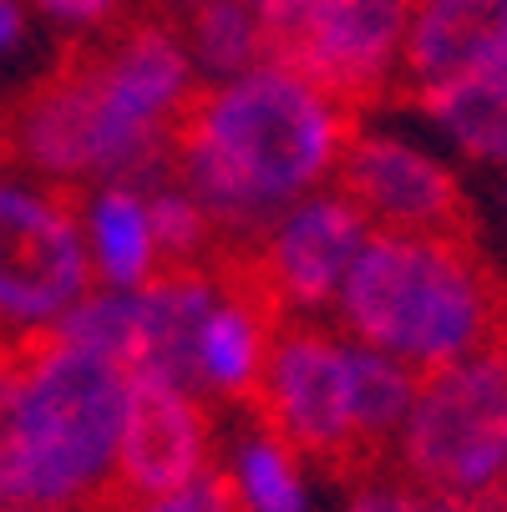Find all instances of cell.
Wrapping results in <instances>:
<instances>
[{"mask_svg":"<svg viewBox=\"0 0 507 512\" xmlns=\"http://www.w3.org/2000/svg\"><path fill=\"white\" fill-rule=\"evenodd\" d=\"M335 188L376 234H472V193L457 158L421 127L355 122Z\"/></svg>","mask_w":507,"mask_h":512,"instance_id":"obj_8","label":"cell"},{"mask_svg":"<svg viewBox=\"0 0 507 512\" xmlns=\"http://www.w3.org/2000/svg\"><path fill=\"white\" fill-rule=\"evenodd\" d=\"M249 416L320 472H360L350 426V335L335 320H279Z\"/></svg>","mask_w":507,"mask_h":512,"instance_id":"obj_7","label":"cell"},{"mask_svg":"<svg viewBox=\"0 0 507 512\" xmlns=\"http://www.w3.org/2000/svg\"><path fill=\"white\" fill-rule=\"evenodd\" d=\"M168 26L178 31L198 82H224L274 56V36L249 0H173Z\"/></svg>","mask_w":507,"mask_h":512,"instance_id":"obj_18","label":"cell"},{"mask_svg":"<svg viewBox=\"0 0 507 512\" xmlns=\"http://www.w3.org/2000/svg\"><path fill=\"white\" fill-rule=\"evenodd\" d=\"M31 16L56 26L61 36H77V41H97L107 31H117L122 21H132L137 0H26Z\"/></svg>","mask_w":507,"mask_h":512,"instance_id":"obj_23","label":"cell"},{"mask_svg":"<svg viewBox=\"0 0 507 512\" xmlns=\"http://www.w3.org/2000/svg\"><path fill=\"white\" fill-rule=\"evenodd\" d=\"M376 229L330 183L274 213L269 224L234 254V269L279 320H330L345 274L355 269Z\"/></svg>","mask_w":507,"mask_h":512,"instance_id":"obj_9","label":"cell"},{"mask_svg":"<svg viewBox=\"0 0 507 512\" xmlns=\"http://www.w3.org/2000/svg\"><path fill=\"white\" fill-rule=\"evenodd\" d=\"M148 203H153V229H158V249H163V269H198V264H219L229 259L219 234H213L208 213L193 203V193L183 183H173L168 173L148 183Z\"/></svg>","mask_w":507,"mask_h":512,"instance_id":"obj_20","label":"cell"},{"mask_svg":"<svg viewBox=\"0 0 507 512\" xmlns=\"http://www.w3.org/2000/svg\"><path fill=\"white\" fill-rule=\"evenodd\" d=\"M92 284L77 193L0 173V345L51 335Z\"/></svg>","mask_w":507,"mask_h":512,"instance_id":"obj_6","label":"cell"},{"mask_svg":"<svg viewBox=\"0 0 507 512\" xmlns=\"http://www.w3.org/2000/svg\"><path fill=\"white\" fill-rule=\"evenodd\" d=\"M355 122V107L269 56L198 87L173 137L168 178L193 193L234 259L274 213L335 183Z\"/></svg>","mask_w":507,"mask_h":512,"instance_id":"obj_2","label":"cell"},{"mask_svg":"<svg viewBox=\"0 0 507 512\" xmlns=\"http://www.w3.org/2000/svg\"><path fill=\"white\" fill-rule=\"evenodd\" d=\"M127 371L61 335L0 345V512H107Z\"/></svg>","mask_w":507,"mask_h":512,"instance_id":"obj_3","label":"cell"},{"mask_svg":"<svg viewBox=\"0 0 507 512\" xmlns=\"http://www.w3.org/2000/svg\"><path fill=\"white\" fill-rule=\"evenodd\" d=\"M51 335L82 345V350H97L107 360H117L127 371L132 360V345H137V295H117V289H87Z\"/></svg>","mask_w":507,"mask_h":512,"instance_id":"obj_22","label":"cell"},{"mask_svg":"<svg viewBox=\"0 0 507 512\" xmlns=\"http://www.w3.org/2000/svg\"><path fill=\"white\" fill-rule=\"evenodd\" d=\"M0 173H6V153H0Z\"/></svg>","mask_w":507,"mask_h":512,"instance_id":"obj_28","label":"cell"},{"mask_svg":"<svg viewBox=\"0 0 507 512\" xmlns=\"http://www.w3.org/2000/svg\"><path fill=\"white\" fill-rule=\"evenodd\" d=\"M219 462V426L213 406L158 376H127V411L117 436V497H158L188 487Z\"/></svg>","mask_w":507,"mask_h":512,"instance_id":"obj_11","label":"cell"},{"mask_svg":"<svg viewBox=\"0 0 507 512\" xmlns=\"http://www.w3.org/2000/svg\"><path fill=\"white\" fill-rule=\"evenodd\" d=\"M416 386H421V376L411 365L350 340V426H355V442H360L366 467H381L391 457L396 436L411 416Z\"/></svg>","mask_w":507,"mask_h":512,"instance_id":"obj_19","label":"cell"},{"mask_svg":"<svg viewBox=\"0 0 507 512\" xmlns=\"http://www.w3.org/2000/svg\"><path fill=\"white\" fill-rule=\"evenodd\" d=\"M107 512H234L229 507V492L219 482V472H208L188 487H173V492H158V497H127V502H112Z\"/></svg>","mask_w":507,"mask_h":512,"instance_id":"obj_24","label":"cell"},{"mask_svg":"<svg viewBox=\"0 0 507 512\" xmlns=\"http://www.w3.org/2000/svg\"><path fill=\"white\" fill-rule=\"evenodd\" d=\"M31 26H36V16L26 0H0V66L31 41Z\"/></svg>","mask_w":507,"mask_h":512,"instance_id":"obj_25","label":"cell"},{"mask_svg":"<svg viewBox=\"0 0 507 512\" xmlns=\"http://www.w3.org/2000/svg\"><path fill=\"white\" fill-rule=\"evenodd\" d=\"M330 320L431 376L507 335V284L477 234H371Z\"/></svg>","mask_w":507,"mask_h":512,"instance_id":"obj_4","label":"cell"},{"mask_svg":"<svg viewBox=\"0 0 507 512\" xmlns=\"http://www.w3.org/2000/svg\"><path fill=\"white\" fill-rule=\"evenodd\" d=\"M487 77H492L497 87H507V41H502V51L492 56V66H487Z\"/></svg>","mask_w":507,"mask_h":512,"instance_id":"obj_27","label":"cell"},{"mask_svg":"<svg viewBox=\"0 0 507 512\" xmlns=\"http://www.w3.org/2000/svg\"><path fill=\"white\" fill-rule=\"evenodd\" d=\"M416 0H320L274 36V56L330 97L366 112L401 92V51Z\"/></svg>","mask_w":507,"mask_h":512,"instance_id":"obj_10","label":"cell"},{"mask_svg":"<svg viewBox=\"0 0 507 512\" xmlns=\"http://www.w3.org/2000/svg\"><path fill=\"white\" fill-rule=\"evenodd\" d=\"M279 315L254 295V284L234 269L229 259V279L219 289V300L208 305L198 340H193V360H188V386L213 406V411H249L259 376H264V355L274 340Z\"/></svg>","mask_w":507,"mask_h":512,"instance_id":"obj_12","label":"cell"},{"mask_svg":"<svg viewBox=\"0 0 507 512\" xmlns=\"http://www.w3.org/2000/svg\"><path fill=\"white\" fill-rule=\"evenodd\" d=\"M249 6L264 16V26H269V36H279L289 21H300L310 6H320V0H249Z\"/></svg>","mask_w":507,"mask_h":512,"instance_id":"obj_26","label":"cell"},{"mask_svg":"<svg viewBox=\"0 0 507 512\" xmlns=\"http://www.w3.org/2000/svg\"><path fill=\"white\" fill-rule=\"evenodd\" d=\"M77 218H82V244L92 264L97 289L137 295L142 284H153L163 269L158 229H153V203L148 183H97L77 193Z\"/></svg>","mask_w":507,"mask_h":512,"instance_id":"obj_15","label":"cell"},{"mask_svg":"<svg viewBox=\"0 0 507 512\" xmlns=\"http://www.w3.org/2000/svg\"><path fill=\"white\" fill-rule=\"evenodd\" d=\"M213 472L234 512H315V467L249 411H239V426L219 436Z\"/></svg>","mask_w":507,"mask_h":512,"instance_id":"obj_16","label":"cell"},{"mask_svg":"<svg viewBox=\"0 0 507 512\" xmlns=\"http://www.w3.org/2000/svg\"><path fill=\"white\" fill-rule=\"evenodd\" d=\"M421 132L477 173H507V87L487 71L406 97Z\"/></svg>","mask_w":507,"mask_h":512,"instance_id":"obj_17","label":"cell"},{"mask_svg":"<svg viewBox=\"0 0 507 512\" xmlns=\"http://www.w3.org/2000/svg\"><path fill=\"white\" fill-rule=\"evenodd\" d=\"M340 512H507L497 502H462L437 487H421L401 477L396 467H360L350 472V487L340 497Z\"/></svg>","mask_w":507,"mask_h":512,"instance_id":"obj_21","label":"cell"},{"mask_svg":"<svg viewBox=\"0 0 507 512\" xmlns=\"http://www.w3.org/2000/svg\"><path fill=\"white\" fill-rule=\"evenodd\" d=\"M386 467L462 502L507 497V335L421 376Z\"/></svg>","mask_w":507,"mask_h":512,"instance_id":"obj_5","label":"cell"},{"mask_svg":"<svg viewBox=\"0 0 507 512\" xmlns=\"http://www.w3.org/2000/svg\"><path fill=\"white\" fill-rule=\"evenodd\" d=\"M198 71L168 16H132L71 51L16 102L0 153L16 173L82 193L97 183H153L198 97Z\"/></svg>","mask_w":507,"mask_h":512,"instance_id":"obj_1","label":"cell"},{"mask_svg":"<svg viewBox=\"0 0 507 512\" xmlns=\"http://www.w3.org/2000/svg\"><path fill=\"white\" fill-rule=\"evenodd\" d=\"M224 279H229V259L198 264V269H168L153 284H142L137 289V345L127 360V376H158V381L188 386L198 325L208 305L219 300Z\"/></svg>","mask_w":507,"mask_h":512,"instance_id":"obj_14","label":"cell"},{"mask_svg":"<svg viewBox=\"0 0 507 512\" xmlns=\"http://www.w3.org/2000/svg\"><path fill=\"white\" fill-rule=\"evenodd\" d=\"M502 41L507 0H416L401 51V97L487 71Z\"/></svg>","mask_w":507,"mask_h":512,"instance_id":"obj_13","label":"cell"}]
</instances>
